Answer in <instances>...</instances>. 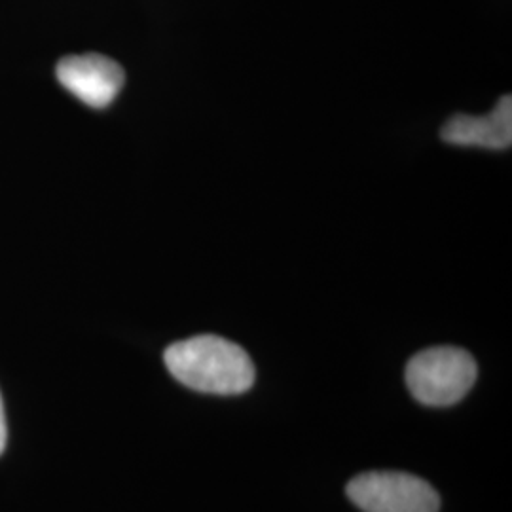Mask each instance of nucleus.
Returning a JSON list of instances; mask_svg holds the SVG:
<instances>
[{
  "label": "nucleus",
  "instance_id": "2",
  "mask_svg": "<svg viewBox=\"0 0 512 512\" xmlns=\"http://www.w3.org/2000/svg\"><path fill=\"white\" fill-rule=\"evenodd\" d=\"M476 382V363L465 349L440 346L414 355L406 366L412 397L427 406L459 403Z\"/></svg>",
  "mask_w": 512,
  "mask_h": 512
},
{
  "label": "nucleus",
  "instance_id": "4",
  "mask_svg": "<svg viewBox=\"0 0 512 512\" xmlns=\"http://www.w3.org/2000/svg\"><path fill=\"white\" fill-rule=\"evenodd\" d=\"M59 84L93 109H105L124 88V69L101 54L69 55L57 63Z\"/></svg>",
  "mask_w": 512,
  "mask_h": 512
},
{
  "label": "nucleus",
  "instance_id": "1",
  "mask_svg": "<svg viewBox=\"0 0 512 512\" xmlns=\"http://www.w3.org/2000/svg\"><path fill=\"white\" fill-rule=\"evenodd\" d=\"M164 361L177 382L200 393L239 395L255 384V365L247 351L213 334L171 344Z\"/></svg>",
  "mask_w": 512,
  "mask_h": 512
},
{
  "label": "nucleus",
  "instance_id": "6",
  "mask_svg": "<svg viewBox=\"0 0 512 512\" xmlns=\"http://www.w3.org/2000/svg\"><path fill=\"white\" fill-rule=\"evenodd\" d=\"M6 439H8V429H6V416H4V406H2V397H0V454L6 448Z\"/></svg>",
  "mask_w": 512,
  "mask_h": 512
},
{
  "label": "nucleus",
  "instance_id": "5",
  "mask_svg": "<svg viewBox=\"0 0 512 512\" xmlns=\"http://www.w3.org/2000/svg\"><path fill=\"white\" fill-rule=\"evenodd\" d=\"M440 137L456 147L490 148L505 150L512 145V99L505 95L497 107L486 116H454L442 131Z\"/></svg>",
  "mask_w": 512,
  "mask_h": 512
},
{
  "label": "nucleus",
  "instance_id": "3",
  "mask_svg": "<svg viewBox=\"0 0 512 512\" xmlns=\"http://www.w3.org/2000/svg\"><path fill=\"white\" fill-rule=\"evenodd\" d=\"M349 499L365 512H437L439 494L420 476L372 471L348 484Z\"/></svg>",
  "mask_w": 512,
  "mask_h": 512
}]
</instances>
